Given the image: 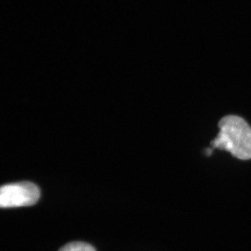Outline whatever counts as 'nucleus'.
<instances>
[{
	"label": "nucleus",
	"instance_id": "obj_1",
	"mask_svg": "<svg viewBox=\"0 0 251 251\" xmlns=\"http://www.w3.org/2000/svg\"><path fill=\"white\" fill-rule=\"evenodd\" d=\"M220 131L213 148L229 151L239 159L251 158V128L242 117L229 115L219 122Z\"/></svg>",
	"mask_w": 251,
	"mask_h": 251
},
{
	"label": "nucleus",
	"instance_id": "obj_2",
	"mask_svg": "<svg viewBox=\"0 0 251 251\" xmlns=\"http://www.w3.org/2000/svg\"><path fill=\"white\" fill-rule=\"evenodd\" d=\"M40 195L39 187L29 181L4 185L0 190V206L12 208L34 205Z\"/></svg>",
	"mask_w": 251,
	"mask_h": 251
},
{
	"label": "nucleus",
	"instance_id": "obj_3",
	"mask_svg": "<svg viewBox=\"0 0 251 251\" xmlns=\"http://www.w3.org/2000/svg\"><path fill=\"white\" fill-rule=\"evenodd\" d=\"M59 251H96L90 244L82 242L69 243L59 249Z\"/></svg>",
	"mask_w": 251,
	"mask_h": 251
}]
</instances>
